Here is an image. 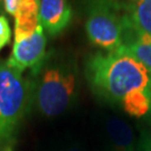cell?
Masks as SVG:
<instances>
[{"label": "cell", "mask_w": 151, "mask_h": 151, "mask_svg": "<svg viewBox=\"0 0 151 151\" xmlns=\"http://www.w3.org/2000/svg\"><path fill=\"white\" fill-rule=\"evenodd\" d=\"M8 151H11V149H10V150H8Z\"/></svg>", "instance_id": "obj_18"}, {"label": "cell", "mask_w": 151, "mask_h": 151, "mask_svg": "<svg viewBox=\"0 0 151 151\" xmlns=\"http://www.w3.org/2000/svg\"><path fill=\"white\" fill-rule=\"evenodd\" d=\"M105 132L110 141V148L113 151H133L134 133L124 120L110 116L105 121Z\"/></svg>", "instance_id": "obj_8"}, {"label": "cell", "mask_w": 151, "mask_h": 151, "mask_svg": "<svg viewBox=\"0 0 151 151\" xmlns=\"http://www.w3.org/2000/svg\"><path fill=\"white\" fill-rule=\"evenodd\" d=\"M86 1L88 2V6H94V5L106 6V7L113 8V9H116V10L127 12L130 5L134 0H86Z\"/></svg>", "instance_id": "obj_12"}, {"label": "cell", "mask_w": 151, "mask_h": 151, "mask_svg": "<svg viewBox=\"0 0 151 151\" xmlns=\"http://www.w3.org/2000/svg\"><path fill=\"white\" fill-rule=\"evenodd\" d=\"M124 48L135 60H139L151 75V37L138 34L130 25L125 37Z\"/></svg>", "instance_id": "obj_9"}, {"label": "cell", "mask_w": 151, "mask_h": 151, "mask_svg": "<svg viewBox=\"0 0 151 151\" xmlns=\"http://www.w3.org/2000/svg\"><path fill=\"white\" fill-rule=\"evenodd\" d=\"M30 77L34 83L32 106L42 115L58 116L72 108L78 92V67L73 55L50 50Z\"/></svg>", "instance_id": "obj_2"}, {"label": "cell", "mask_w": 151, "mask_h": 151, "mask_svg": "<svg viewBox=\"0 0 151 151\" xmlns=\"http://www.w3.org/2000/svg\"><path fill=\"white\" fill-rule=\"evenodd\" d=\"M143 151H151V140L149 142H147L146 146H145V149Z\"/></svg>", "instance_id": "obj_17"}, {"label": "cell", "mask_w": 151, "mask_h": 151, "mask_svg": "<svg viewBox=\"0 0 151 151\" xmlns=\"http://www.w3.org/2000/svg\"><path fill=\"white\" fill-rule=\"evenodd\" d=\"M121 106L131 116H145L151 110V90L134 92L124 99Z\"/></svg>", "instance_id": "obj_11"}, {"label": "cell", "mask_w": 151, "mask_h": 151, "mask_svg": "<svg viewBox=\"0 0 151 151\" xmlns=\"http://www.w3.org/2000/svg\"><path fill=\"white\" fill-rule=\"evenodd\" d=\"M0 15H5V8H4V0H0Z\"/></svg>", "instance_id": "obj_16"}, {"label": "cell", "mask_w": 151, "mask_h": 151, "mask_svg": "<svg viewBox=\"0 0 151 151\" xmlns=\"http://www.w3.org/2000/svg\"><path fill=\"white\" fill-rule=\"evenodd\" d=\"M46 52V36L42 26L26 37L14 39L12 50L7 58L8 63L20 72L32 70V73L43 63Z\"/></svg>", "instance_id": "obj_5"}, {"label": "cell", "mask_w": 151, "mask_h": 151, "mask_svg": "<svg viewBox=\"0 0 151 151\" xmlns=\"http://www.w3.org/2000/svg\"><path fill=\"white\" fill-rule=\"evenodd\" d=\"M17 4H18V0H4L5 12H7L9 16L14 17L17 8Z\"/></svg>", "instance_id": "obj_14"}, {"label": "cell", "mask_w": 151, "mask_h": 151, "mask_svg": "<svg viewBox=\"0 0 151 151\" xmlns=\"http://www.w3.org/2000/svg\"><path fill=\"white\" fill-rule=\"evenodd\" d=\"M32 77L0 58V151L10 150L24 118L32 106Z\"/></svg>", "instance_id": "obj_3"}, {"label": "cell", "mask_w": 151, "mask_h": 151, "mask_svg": "<svg viewBox=\"0 0 151 151\" xmlns=\"http://www.w3.org/2000/svg\"><path fill=\"white\" fill-rule=\"evenodd\" d=\"M85 74L93 91L111 102L121 104L134 92L151 90L149 72L124 47L90 56Z\"/></svg>", "instance_id": "obj_1"}, {"label": "cell", "mask_w": 151, "mask_h": 151, "mask_svg": "<svg viewBox=\"0 0 151 151\" xmlns=\"http://www.w3.org/2000/svg\"><path fill=\"white\" fill-rule=\"evenodd\" d=\"M127 16L138 34L151 37V0H134L128 8Z\"/></svg>", "instance_id": "obj_10"}, {"label": "cell", "mask_w": 151, "mask_h": 151, "mask_svg": "<svg viewBox=\"0 0 151 151\" xmlns=\"http://www.w3.org/2000/svg\"><path fill=\"white\" fill-rule=\"evenodd\" d=\"M129 26L127 12L106 6H90L85 32L88 40L103 52L123 48Z\"/></svg>", "instance_id": "obj_4"}, {"label": "cell", "mask_w": 151, "mask_h": 151, "mask_svg": "<svg viewBox=\"0 0 151 151\" xmlns=\"http://www.w3.org/2000/svg\"><path fill=\"white\" fill-rule=\"evenodd\" d=\"M11 28L8 18L5 15H0V50L5 48L11 39Z\"/></svg>", "instance_id": "obj_13"}, {"label": "cell", "mask_w": 151, "mask_h": 151, "mask_svg": "<svg viewBox=\"0 0 151 151\" xmlns=\"http://www.w3.org/2000/svg\"><path fill=\"white\" fill-rule=\"evenodd\" d=\"M60 151H85V150H83V148L76 146V145H68V146H65V148H63Z\"/></svg>", "instance_id": "obj_15"}, {"label": "cell", "mask_w": 151, "mask_h": 151, "mask_svg": "<svg viewBox=\"0 0 151 151\" xmlns=\"http://www.w3.org/2000/svg\"><path fill=\"white\" fill-rule=\"evenodd\" d=\"M40 0H18L14 15V36L15 39L32 35L39 25Z\"/></svg>", "instance_id": "obj_7"}, {"label": "cell", "mask_w": 151, "mask_h": 151, "mask_svg": "<svg viewBox=\"0 0 151 151\" xmlns=\"http://www.w3.org/2000/svg\"><path fill=\"white\" fill-rule=\"evenodd\" d=\"M72 8L68 0H40L39 25L50 36H56L70 25Z\"/></svg>", "instance_id": "obj_6"}]
</instances>
